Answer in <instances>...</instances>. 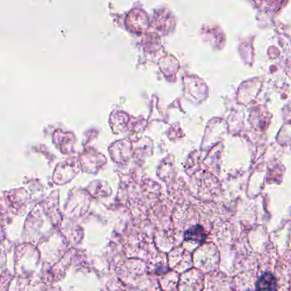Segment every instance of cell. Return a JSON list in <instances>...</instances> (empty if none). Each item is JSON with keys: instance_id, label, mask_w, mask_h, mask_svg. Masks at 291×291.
I'll return each instance as SVG.
<instances>
[{"instance_id": "cell-1", "label": "cell", "mask_w": 291, "mask_h": 291, "mask_svg": "<svg viewBox=\"0 0 291 291\" xmlns=\"http://www.w3.org/2000/svg\"><path fill=\"white\" fill-rule=\"evenodd\" d=\"M55 142L63 153H69L73 149L75 143V136L69 132L58 131L55 132Z\"/></svg>"}, {"instance_id": "cell-2", "label": "cell", "mask_w": 291, "mask_h": 291, "mask_svg": "<svg viewBox=\"0 0 291 291\" xmlns=\"http://www.w3.org/2000/svg\"><path fill=\"white\" fill-rule=\"evenodd\" d=\"M277 287V279L270 272L264 273L256 282V289L259 291H274Z\"/></svg>"}, {"instance_id": "cell-3", "label": "cell", "mask_w": 291, "mask_h": 291, "mask_svg": "<svg viewBox=\"0 0 291 291\" xmlns=\"http://www.w3.org/2000/svg\"><path fill=\"white\" fill-rule=\"evenodd\" d=\"M207 238V234L203 227L200 225H196L190 227L186 231L185 239L187 241H193L197 244H203Z\"/></svg>"}, {"instance_id": "cell-4", "label": "cell", "mask_w": 291, "mask_h": 291, "mask_svg": "<svg viewBox=\"0 0 291 291\" xmlns=\"http://www.w3.org/2000/svg\"></svg>"}]
</instances>
